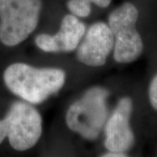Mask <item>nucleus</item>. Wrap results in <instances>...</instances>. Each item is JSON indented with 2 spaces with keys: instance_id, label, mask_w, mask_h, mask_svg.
I'll return each mask as SVG.
<instances>
[{
  "instance_id": "nucleus-1",
  "label": "nucleus",
  "mask_w": 157,
  "mask_h": 157,
  "mask_svg": "<svg viewBox=\"0 0 157 157\" xmlns=\"http://www.w3.org/2000/svg\"><path fill=\"white\" fill-rule=\"evenodd\" d=\"M3 80L7 89L21 101L38 105L63 88L67 73L61 68L36 67L17 62L6 68Z\"/></svg>"
},
{
  "instance_id": "nucleus-2",
  "label": "nucleus",
  "mask_w": 157,
  "mask_h": 157,
  "mask_svg": "<svg viewBox=\"0 0 157 157\" xmlns=\"http://www.w3.org/2000/svg\"><path fill=\"white\" fill-rule=\"evenodd\" d=\"M108 97L109 91L101 86L86 90L67 110L65 120L68 128L84 140H97L108 117Z\"/></svg>"
},
{
  "instance_id": "nucleus-3",
  "label": "nucleus",
  "mask_w": 157,
  "mask_h": 157,
  "mask_svg": "<svg viewBox=\"0 0 157 157\" xmlns=\"http://www.w3.org/2000/svg\"><path fill=\"white\" fill-rule=\"evenodd\" d=\"M41 0H0V42L7 47L23 43L39 25Z\"/></svg>"
},
{
  "instance_id": "nucleus-4",
  "label": "nucleus",
  "mask_w": 157,
  "mask_h": 157,
  "mask_svg": "<svg viewBox=\"0 0 157 157\" xmlns=\"http://www.w3.org/2000/svg\"><path fill=\"white\" fill-rule=\"evenodd\" d=\"M138 17V9L128 2L109 14L107 25L113 36V59L117 63L134 62L143 52V41L136 30Z\"/></svg>"
},
{
  "instance_id": "nucleus-5",
  "label": "nucleus",
  "mask_w": 157,
  "mask_h": 157,
  "mask_svg": "<svg viewBox=\"0 0 157 157\" xmlns=\"http://www.w3.org/2000/svg\"><path fill=\"white\" fill-rule=\"evenodd\" d=\"M1 121L6 130V138L16 151L33 148L43 133L40 113L33 105L24 101L13 102Z\"/></svg>"
},
{
  "instance_id": "nucleus-6",
  "label": "nucleus",
  "mask_w": 157,
  "mask_h": 157,
  "mask_svg": "<svg viewBox=\"0 0 157 157\" xmlns=\"http://www.w3.org/2000/svg\"><path fill=\"white\" fill-rule=\"evenodd\" d=\"M133 101L129 97L120 99L104 126V146L107 151L125 153L134 146L135 134L130 126Z\"/></svg>"
},
{
  "instance_id": "nucleus-7",
  "label": "nucleus",
  "mask_w": 157,
  "mask_h": 157,
  "mask_svg": "<svg viewBox=\"0 0 157 157\" xmlns=\"http://www.w3.org/2000/svg\"><path fill=\"white\" fill-rule=\"evenodd\" d=\"M113 36L107 23L95 22L86 30L75 50L77 60L90 67H102L113 52Z\"/></svg>"
},
{
  "instance_id": "nucleus-8",
  "label": "nucleus",
  "mask_w": 157,
  "mask_h": 157,
  "mask_svg": "<svg viewBox=\"0 0 157 157\" xmlns=\"http://www.w3.org/2000/svg\"><path fill=\"white\" fill-rule=\"evenodd\" d=\"M86 30L85 24L78 17L67 14L62 18L56 33H39L35 37L34 42L39 50L45 52H72L77 49Z\"/></svg>"
},
{
  "instance_id": "nucleus-9",
  "label": "nucleus",
  "mask_w": 157,
  "mask_h": 157,
  "mask_svg": "<svg viewBox=\"0 0 157 157\" xmlns=\"http://www.w3.org/2000/svg\"><path fill=\"white\" fill-rule=\"evenodd\" d=\"M89 0H68L67 8L73 16L83 18L87 17L91 14L92 6Z\"/></svg>"
},
{
  "instance_id": "nucleus-10",
  "label": "nucleus",
  "mask_w": 157,
  "mask_h": 157,
  "mask_svg": "<svg viewBox=\"0 0 157 157\" xmlns=\"http://www.w3.org/2000/svg\"><path fill=\"white\" fill-rule=\"evenodd\" d=\"M148 99L152 107L157 111V74L153 78L149 85Z\"/></svg>"
},
{
  "instance_id": "nucleus-11",
  "label": "nucleus",
  "mask_w": 157,
  "mask_h": 157,
  "mask_svg": "<svg viewBox=\"0 0 157 157\" xmlns=\"http://www.w3.org/2000/svg\"><path fill=\"white\" fill-rule=\"evenodd\" d=\"M91 4H94L96 6L101 8H107L111 4L112 0H89Z\"/></svg>"
},
{
  "instance_id": "nucleus-12",
  "label": "nucleus",
  "mask_w": 157,
  "mask_h": 157,
  "mask_svg": "<svg viewBox=\"0 0 157 157\" xmlns=\"http://www.w3.org/2000/svg\"><path fill=\"white\" fill-rule=\"evenodd\" d=\"M99 157H128L125 153L122 152H111L107 151V153L101 155Z\"/></svg>"
}]
</instances>
